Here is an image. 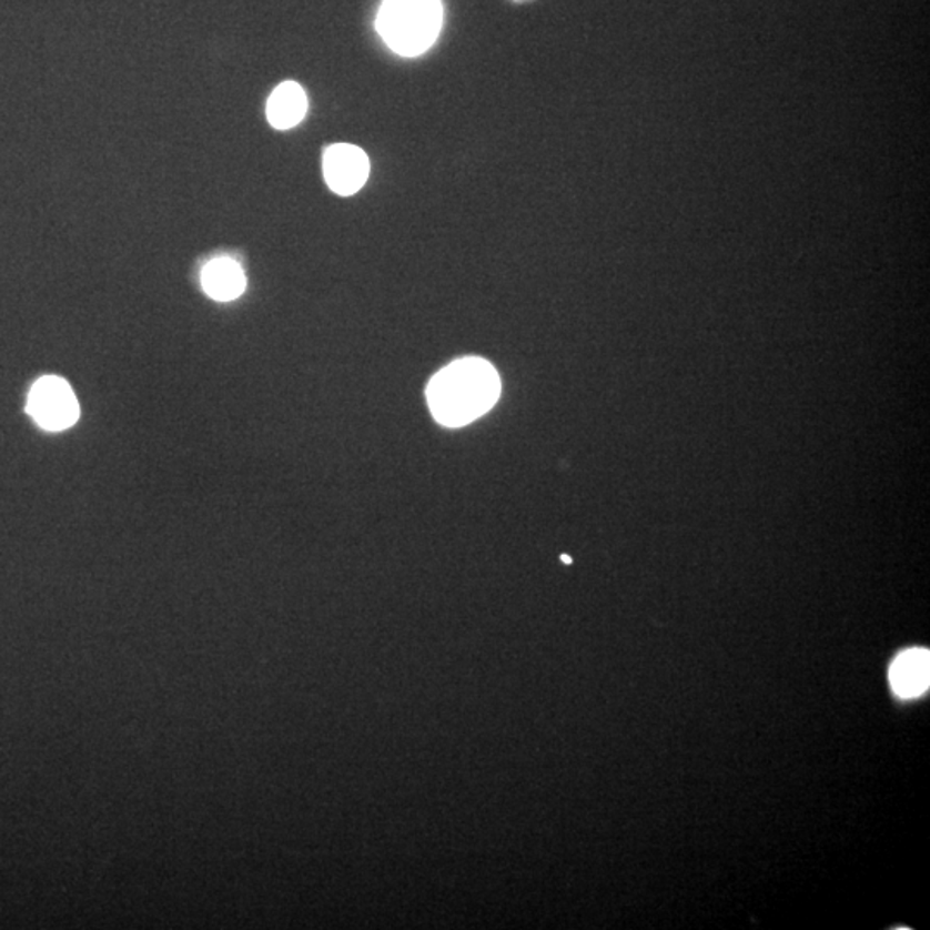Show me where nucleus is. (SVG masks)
Wrapping results in <instances>:
<instances>
[{
    "label": "nucleus",
    "mask_w": 930,
    "mask_h": 930,
    "mask_svg": "<svg viewBox=\"0 0 930 930\" xmlns=\"http://www.w3.org/2000/svg\"><path fill=\"white\" fill-rule=\"evenodd\" d=\"M501 390V376L488 361L458 358L429 381L427 405L439 424L461 427L485 415L498 401Z\"/></svg>",
    "instance_id": "obj_1"
},
{
    "label": "nucleus",
    "mask_w": 930,
    "mask_h": 930,
    "mask_svg": "<svg viewBox=\"0 0 930 930\" xmlns=\"http://www.w3.org/2000/svg\"><path fill=\"white\" fill-rule=\"evenodd\" d=\"M442 20L439 0H385L377 12L376 28L393 52L415 58L436 42Z\"/></svg>",
    "instance_id": "obj_2"
},
{
    "label": "nucleus",
    "mask_w": 930,
    "mask_h": 930,
    "mask_svg": "<svg viewBox=\"0 0 930 930\" xmlns=\"http://www.w3.org/2000/svg\"><path fill=\"white\" fill-rule=\"evenodd\" d=\"M31 417L49 431L73 426L80 415L77 396L61 377L47 376L37 381L28 398Z\"/></svg>",
    "instance_id": "obj_3"
},
{
    "label": "nucleus",
    "mask_w": 930,
    "mask_h": 930,
    "mask_svg": "<svg viewBox=\"0 0 930 930\" xmlns=\"http://www.w3.org/2000/svg\"><path fill=\"white\" fill-rule=\"evenodd\" d=\"M324 178L327 186L338 195L357 193L370 178V158L358 146L336 143L324 152Z\"/></svg>",
    "instance_id": "obj_4"
},
{
    "label": "nucleus",
    "mask_w": 930,
    "mask_h": 930,
    "mask_svg": "<svg viewBox=\"0 0 930 930\" xmlns=\"http://www.w3.org/2000/svg\"><path fill=\"white\" fill-rule=\"evenodd\" d=\"M929 651L910 650L896 658L891 667L892 688L903 698L922 695L929 688Z\"/></svg>",
    "instance_id": "obj_5"
},
{
    "label": "nucleus",
    "mask_w": 930,
    "mask_h": 930,
    "mask_svg": "<svg viewBox=\"0 0 930 930\" xmlns=\"http://www.w3.org/2000/svg\"><path fill=\"white\" fill-rule=\"evenodd\" d=\"M202 286L214 301H235L236 296L245 292L246 277L239 262L221 257L205 265Z\"/></svg>",
    "instance_id": "obj_6"
},
{
    "label": "nucleus",
    "mask_w": 930,
    "mask_h": 930,
    "mask_svg": "<svg viewBox=\"0 0 930 930\" xmlns=\"http://www.w3.org/2000/svg\"><path fill=\"white\" fill-rule=\"evenodd\" d=\"M307 97L295 81L281 83L267 102V120L276 130H290L304 120Z\"/></svg>",
    "instance_id": "obj_7"
}]
</instances>
